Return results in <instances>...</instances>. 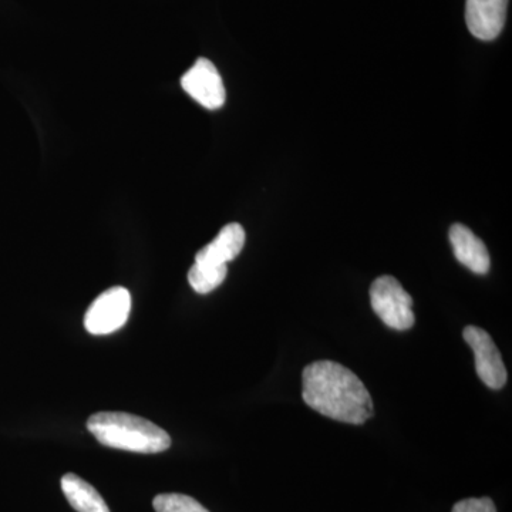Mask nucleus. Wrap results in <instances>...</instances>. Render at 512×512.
I'll list each match as a JSON object with an SVG mask.
<instances>
[{"label":"nucleus","instance_id":"1a4fd4ad","mask_svg":"<svg viewBox=\"0 0 512 512\" xmlns=\"http://www.w3.org/2000/svg\"><path fill=\"white\" fill-rule=\"evenodd\" d=\"M245 239L247 235L242 225L237 222L225 225L217 238L195 255V262L204 265H227L241 254Z\"/></svg>","mask_w":512,"mask_h":512},{"label":"nucleus","instance_id":"f8f14e48","mask_svg":"<svg viewBox=\"0 0 512 512\" xmlns=\"http://www.w3.org/2000/svg\"><path fill=\"white\" fill-rule=\"evenodd\" d=\"M157 512H210L194 498L184 494H160L154 498Z\"/></svg>","mask_w":512,"mask_h":512},{"label":"nucleus","instance_id":"9d476101","mask_svg":"<svg viewBox=\"0 0 512 512\" xmlns=\"http://www.w3.org/2000/svg\"><path fill=\"white\" fill-rule=\"evenodd\" d=\"M62 490L77 512H110L99 491L76 474L63 476Z\"/></svg>","mask_w":512,"mask_h":512},{"label":"nucleus","instance_id":"7ed1b4c3","mask_svg":"<svg viewBox=\"0 0 512 512\" xmlns=\"http://www.w3.org/2000/svg\"><path fill=\"white\" fill-rule=\"evenodd\" d=\"M370 303L376 315L390 329L407 330L416 322L412 296L393 276H380L373 282L370 286Z\"/></svg>","mask_w":512,"mask_h":512},{"label":"nucleus","instance_id":"6e6552de","mask_svg":"<svg viewBox=\"0 0 512 512\" xmlns=\"http://www.w3.org/2000/svg\"><path fill=\"white\" fill-rule=\"evenodd\" d=\"M454 256L461 265L477 275L490 271L491 259L483 241L463 224H454L448 232Z\"/></svg>","mask_w":512,"mask_h":512},{"label":"nucleus","instance_id":"39448f33","mask_svg":"<svg viewBox=\"0 0 512 512\" xmlns=\"http://www.w3.org/2000/svg\"><path fill=\"white\" fill-rule=\"evenodd\" d=\"M463 336L467 345L473 349L477 375L481 382L493 390L503 389L508 380L507 369L493 338L477 326H467Z\"/></svg>","mask_w":512,"mask_h":512},{"label":"nucleus","instance_id":"f03ea898","mask_svg":"<svg viewBox=\"0 0 512 512\" xmlns=\"http://www.w3.org/2000/svg\"><path fill=\"white\" fill-rule=\"evenodd\" d=\"M87 429L100 444L131 453H163L171 446V437L153 421L133 414L101 412L87 421Z\"/></svg>","mask_w":512,"mask_h":512},{"label":"nucleus","instance_id":"ddd939ff","mask_svg":"<svg viewBox=\"0 0 512 512\" xmlns=\"http://www.w3.org/2000/svg\"><path fill=\"white\" fill-rule=\"evenodd\" d=\"M451 512H497V508L491 498H468L458 501Z\"/></svg>","mask_w":512,"mask_h":512},{"label":"nucleus","instance_id":"0eeeda50","mask_svg":"<svg viewBox=\"0 0 512 512\" xmlns=\"http://www.w3.org/2000/svg\"><path fill=\"white\" fill-rule=\"evenodd\" d=\"M507 8L508 0H467L466 23L471 35L485 42L500 36Z\"/></svg>","mask_w":512,"mask_h":512},{"label":"nucleus","instance_id":"f257e3e1","mask_svg":"<svg viewBox=\"0 0 512 512\" xmlns=\"http://www.w3.org/2000/svg\"><path fill=\"white\" fill-rule=\"evenodd\" d=\"M302 397L311 409L340 423L365 424L373 417V400L365 384L340 363L320 360L302 373Z\"/></svg>","mask_w":512,"mask_h":512},{"label":"nucleus","instance_id":"423d86ee","mask_svg":"<svg viewBox=\"0 0 512 512\" xmlns=\"http://www.w3.org/2000/svg\"><path fill=\"white\" fill-rule=\"evenodd\" d=\"M184 92L208 110L221 109L227 99L224 82L211 60L198 59L181 79Z\"/></svg>","mask_w":512,"mask_h":512},{"label":"nucleus","instance_id":"20e7f679","mask_svg":"<svg viewBox=\"0 0 512 512\" xmlns=\"http://www.w3.org/2000/svg\"><path fill=\"white\" fill-rule=\"evenodd\" d=\"M131 312V295L123 286L101 293L84 316V326L92 335H109L126 325Z\"/></svg>","mask_w":512,"mask_h":512},{"label":"nucleus","instance_id":"9b49d317","mask_svg":"<svg viewBox=\"0 0 512 512\" xmlns=\"http://www.w3.org/2000/svg\"><path fill=\"white\" fill-rule=\"evenodd\" d=\"M227 274V265H204L195 262L191 266L190 272H188V282H190L191 288L195 292L207 295L225 281Z\"/></svg>","mask_w":512,"mask_h":512}]
</instances>
